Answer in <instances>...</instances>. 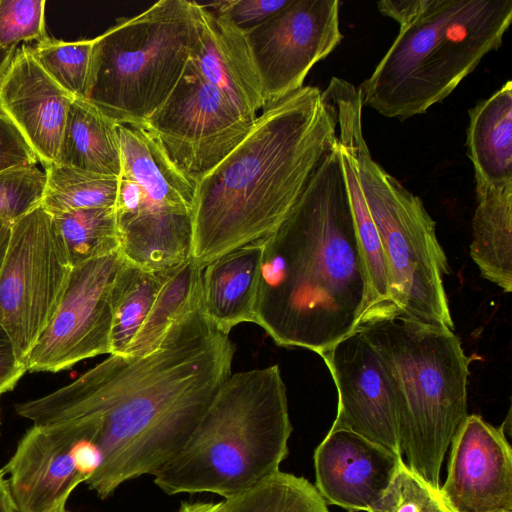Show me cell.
I'll return each instance as SVG.
<instances>
[{
	"instance_id": "cell-1",
	"label": "cell",
	"mask_w": 512,
	"mask_h": 512,
	"mask_svg": "<svg viewBox=\"0 0 512 512\" xmlns=\"http://www.w3.org/2000/svg\"><path fill=\"white\" fill-rule=\"evenodd\" d=\"M235 350L204 314L199 292L154 351L109 354L70 384L16 404L15 411L33 424L98 417L101 462L85 483L106 499L182 450L232 374Z\"/></svg>"
},
{
	"instance_id": "cell-2",
	"label": "cell",
	"mask_w": 512,
	"mask_h": 512,
	"mask_svg": "<svg viewBox=\"0 0 512 512\" xmlns=\"http://www.w3.org/2000/svg\"><path fill=\"white\" fill-rule=\"evenodd\" d=\"M371 303L337 143L263 239L255 324L279 346L319 355L351 333Z\"/></svg>"
},
{
	"instance_id": "cell-3",
	"label": "cell",
	"mask_w": 512,
	"mask_h": 512,
	"mask_svg": "<svg viewBox=\"0 0 512 512\" xmlns=\"http://www.w3.org/2000/svg\"><path fill=\"white\" fill-rule=\"evenodd\" d=\"M337 143L334 109L318 87L266 104L246 137L195 181L191 258L203 268L275 232Z\"/></svg>"
},
{
	"instance_id": "cell-4",
	"label": "cell",
	"mask_w": 512,
	"mask_h": 512,
	"mask_svg": "<svg viewBox=\"0 0 512 512\" xmlns=\"http://www.w3.org/2000/svg\"><path fill=\"white\" fill-rule=\"evenodd\" d=\"M292 429L278 365L232 373L154 483L169 495L234 497L280 471Z\"/></svg>"
},
{
	"instance_id": "cell-5",
	"label": "cell",
	"mask_w": 512,
	"mask_h": 512,
	"mask_svg": "<svg viewBox=\"0 0 512 512\" xmlns=\"http://www.w3.org/2000/svg\"><path fill=\"white\" fill-rule=\"evenodd\" d=\"M357 327L381 355L394 384L406 465L440 488L444 457L468 415L473 358L454 330L416 320L389 302L368 308Z\"/></svg>"
},
{
	"instance_id": "cell-6",
	"label": "cell",
	"mask_w": 512,
	"mask_h": 512,
	"mask_svg": "<svg viewBox=\"0 0 512 512\" xmlns=\"http://www.w3.org/2000/svg\"><path fill=\"white\" fill-rule=\"evenodd\" d=\"M511 21L512 0H429L360 85L363 107L400 121L425 113L502 45Z\"/></svg>"
},
{
	"instance_id": "cell-7",
	"label": "cell",
	"mask_w": 512,
	"mask_h": 512,
	"mask_svg": "<svg viewBox=\"0 0 512 512\" xmlns=\"http://www.w3.org/2000/svg\"><path fill=\"white\" fill-rule=\"evenodd\" d=\"M325 96L351 134L360 183L385 257L390 303L416 320L455 330L444 288L450 267L435 221L422 200L373 159L363 134L360 90L340 80Z\"/></svg>"
},
{
	"instance_id": "cell-8",
	"label": "cell",
	"mask_w": 512,
	"mask_h": 512,
	"mask_svg": "<svg viewBox=\"0 0 512 512\" xmlns=\"http://www.w3.org/2000/svg\"><path fill=\"white\" fill-rule=\"evenodd\" d=\"M198 41L195 1L160 0L95 38L86 99L144 127L182 77Z\"/></svg>"
},
{
	"instance_id": "cell-9",
	"label": "cell",
	"mask_w": 512,
	"mask_h": 512,
	"mask_svg": "<svg viewBox=\"0 0 512 512\" xmlns=\"http://www.w3.org/2000/svg\"><path fill=\"white\" fill-rule=\"evenodd\" d=\"M72 270L52 215L41 206L12 224L0 269V324L22 361L53 318Z\"/></svg>"
},
{
	"instance_id": "cell-10",
	"label": "cell",
	"mask_w": 512,
	"mask_h": 512,
	"mask_svg": "<svg viewBox=\"0 0 512 512\" xmlns=\"http://www.w3.org/2000/svg\"><path fill=\"white\" fill-rule=\"evenodd\" d=\"M255 120L245 117L188 63L146 128L172 163L194 183L246 137Z\"/></svg>"
},
{
	"instance_id": "cell-11",
	"label": "cell",
	"mask_w": 512,
	"mask_h": 512,
	"mask_svg": "<svg viewBox=\"0 0 512 512\" xmlns=\"http://www.w3.org/2000/svg\"><path fill=\"white\" fill-rule=\"evenodd\" d=\"M96 416L33 424L2 468L17 512H48L95 472L99 463Z\"/></svg>"
},
{
	"instance_id": "cell-12",
	"label": "cell",
	"mask_w": 512,
	"mask_h": 512,
	"mask_svg": "<svg viewBox=\"0 0 512 512\" xmlns=\"http://www.w3.org/2000/svg\"><path fill=\"white\" fill-rule=\"evenodd\" d=\"M124 261L118 250L73 267L61 303L26 357L28 371L58 372L110 354L114 287Z\"/></svg>"
},
{
	"instance_id": "cell-13",
	"label": "cell",
	"mask_w": 512,
	"mask_h": 512,
	"mask_svg": "<svg viewBox=\"0 0 512 512\" xmlns=\"http://www.w3.org/2000/svg\"><path fill=\"white\" fill-rule=\"evenodd\" d=\"M338 0H290L247 30L265 105L304 86L312 67L342 41Z\"/></svg>"
},
{
	"instance_id": "cell-14",
	"label": "cell",
	"mask_w": 512,
	"mask_h": 512,
	"mask_svg": "<svg viewBox=\"0 0 512 512\" xmlns=\"http://www.w3.org/2000/svg\"><path fill=\"white\" fill-rule=\"evenodd\" d=\"M319 355L338 392L331 427L350 430L403 457L394 384L365 334L356 327Z\"/></svg>"
},
{
	"instance_id": "cell-15",
	"label": "cell",
	"mask_w": 512,
	"mask_h": 512,
	"mask_svg": "<svg viewBox=\"0 0 512 512\" xmlns=\"http://www.w3.org/2000/svg\"><path fill=\"white\" fill-rule=\"evenodd\" d=\"M440 490L458 512L512 511V448L504 427L467 415L451 441Z\"/></svg>"
},
{
	"instance_id": "cell-16",
	"label": "cell",
	"mask_w": 512,
	"mask_h": 512,
	"mask_svg": "<svg viewBox=\"0 0 512 512\" xmlns=\"http://www.w3.org/2000/svg\"><path fill=\"white\" fill-rule=\"evenodd\" d=\"M401 458L357 433L331 427L314 451L315 487L327 504L373 512Z\"/></svg>"
},
{
	"instance_id": "cell-17",
	"label": "cell",
	"mask_w": 512,
	"mask_h": 512,
	"mask_svg": "<svg viewBox=\"0 0 512 512\" xmlns=\"http://www.w3.org/2000/svg\"><path fill=\"white\" fill-rule=\"evenodd\" d=\"M73 100L41 68L26 44L17 49L0 80V113L16 127L44 168L58 163Z\"/></svg>"
},
{
	"instance_id": "cell-18",
	"label": "cell",
	"mask_w": 512,
	"mask_h": 512,
	"mask_svg": "<svg viewBox=\"0 0 512 512\" xmlns=\"http://www.w3.org/2000/svg\"><path fill=\"white\" fill-rule=\"evenodd\" d=\"M198 41L189 63L245 117L265 106L246 31L196 2Z\"/></svg>"
},
{
	"instance_id": "cell-19",
	"label": "cell",
	"mask_w": 512,
	"mask_h": 512,
	"mask_svg": "<svg viewBox=\"0 0 512 512\" xmlns=\"http://www.w3.org/2000/svg\"><path fill=\"white\" fill-rule=\"evenodd\" d=\"M262 252L263 239H260L219 256L201 270L203 312L227 335L240 323H256Z\"/></svg>"
},
{
	"instance_id": "cell-20",
	"label": "cell",
	"mask_w": 512,
	"mask_h": 512,
	"mask_svg": "<svg viewBox=\"0 0 512 512\" xmlns=\"http://www.w3.org/2000/svg\"><path fill=\"white\" fill-rule=\"evenodd\" d=\"M118 137L122 173L133 178L144 192L137 215L175 212L192 216L195 183L172 163L158 140L144 127L120 124Z\"/></svg>"
},
{
	"instance_id": "cell-21",
	"label": "cell",
	"mask_w": 512,
	"mask_h": 512,
	"mask_svg": "<svg viewBox=\"0 0 512 512\" xmlns=\"http://www.w3.org/2000/svg\"><path fill=\"white\" fill-rule=\"evenodd\" d=\"M468 115L466 147L475 182L512 184V82L478 102Z\"/></svg>"
},
{
	"instance_id": "cell-22",
	"label": "cell",
	"mask_w": 512,
	"mask_h": 512,
	"mask_svg": "<svg viewBox=\"0 0 512 512\" xmlns=\"http://www.w3.org/2000/svg\"><path fill=\"white\" fill-rule=\"evenodd\" d=\"M470 256L481 276L504 292L512 291V184L475 182Z\"/></svg>"
},
{
	"instance_id": "cell-23",
	"label": "cell",
	"mask_w": 512,
	"mask_h": 512,
	"mask_svg": "<svg viewBox=\"0 0 512 512\" xmlns=\"http://www.w3.org/2000/svg\"><path fill=\"white\" fill-rule=\"evenodd\" d=\"M58 163L119 177L122 159L118 123L87 100L74 99L68 110Z\"/></svg>"
},
{
	"instance_id": "cell-24",
	"label": "cell",
	"mask_w": 512,
	"mask_h": 512,
	"mask_svg": "<svg viewBox=\"0 0 512 512\" xmlns=\"http://www.w3.org/2000/svg\"><path fill=\"white\" fill-rule=\"evenodd\" d=\"M333 109L335 108L333 107ZM334 114L338 130L337 137L343 176L371 289V306L385 302L390 303L385 257L377 228L368 209L360 183L351 134L342 114L336 109Z\"/></svg>"
},
{
	"instance_id": "cell-25",
	"label": "cell",
	"mask_w": 512,
	"mask_h": 512,
	"mask_svg": "<svg viewBox=\"0 0 512 512\" xmlns=\"http://www.w3.org/2000/svg\"><path fill=\"white\" fill-rule=\"evenodd\" d=\"M201 270L189 258L165 272L152 307L126 355L144 356L159 347L169 327L191 306L198 295Z\"/></svg>"
},
{
	"instance_id": "cell-26",
	"label": "cell",
	"mask_w": 512,
	"mask_h": 512,
	"mask_svg": "<svg viewBox=\"0 0 512 512\" xmlns=\"http://www.w3.org/2000/svg\"><path fill=\"white\" fill-rule=\"evenodd\" d=\"M166 271L147 270L125 258L114 287L110 354H127L152 307Z\"/></svg>"
},
{
	"instance_id": "cell-27",
	"label": "cell",
	"mask_w": 512,
	"mask_h": 512,
	"mask_svg": "<svg viewBox=\"0 0 512 512\" xmlns=\"http://www.w3.org/2000/svg\"><path fill=\"white\" fill-rule=\"evenodd\" d=\"M44 172L46 183L40 206L51 215L115 205L119 177L61 163L48 165Z\"/></svg>"
},
{
	"instance_id": "cell-28",
	"label": "cell",
	"mask_w": 512,
	"mask_h": 512,
	"mask_svg": "<svg viewBox=\"0 0 512 512\" xmlns=\"http://www.w3.org/2000/svg\"><path fill=\"white\" fill-rule=\"evenodd\" d=\"M52 218L73 267L120 250L114 207L73 210Z\"/></svg>"
},
{
	"instance_id": "cell-29",
	"label": "cell",
	"mask_w": 512,
	"mask_h": 512,
	"mask_svg": "<svg viewBox=\"0 0 512 512\" xmlns=\"http://www.w3.org/2000/svg\"><path fill=\"white\" fill-rule=\"evenodd\" d=\"M223 501L227 512H330L315 485L282 471Z\"/></svg>"
},
{
	"instance_id": "cell-30",
	"label": "cell",
	"mask_w": 512,
	"mask_h": 512,
	"mask_svg": "<svg viewBox=\"0 0 512 512\" xmlns=\"http://www.w3.org/2000/svg\"><path fill=\"white\" fill-rule=\"evenodd\" d=\"M95 38L63 41L49 36L26 44L41 68L74 99H86Z\"/></svg>"
},
{
	"instance_id": "cell-31",
	"label": "cell",
	"mask_w": 512,
	"mask_h": 512,
	"mask_svg": "<svg viewBox=\"0 0 512 512\" xmlns=\"http://www.w3.org/2000/svg\"><path fill=\"white\" fill-rule=\"evenodd\" d=\"M373 512H458L435 488L413 472L403 458Z\"/></svg>"
},
{
	"instance_id": "cell-32",
	"label": "cell",
	"mask_w": 512,
	"mask_h": 512,
	"mask_svg": "<svg viewBox=\"0 0 512 512\" xmlns=\"http://www.w3.org/2000/svg\"><path fill=\"white\" fill-rule=\"evenodd\" d=\"M45 183L36 165L0 171V221L13 224L40 206Z\"/></svg>"
},
{
	"instance_id": "cell-33",
	"label": "cell",
	"mask_w": 512,
	"mask_h": 512,
	"mask_svg": "<svg viewBox=\"0 0 512 512\" xmlns=\"http://www.w3.org/2000/svg\"><path fill=\"white\" fill-rule=\"evenodd\" d=\"M44 0H0V50L48 37Z\"/></svg>"
},
{
	"instance_id": "cell-34",
	"label": "cell",
	"mask_w": 512,
	"mask_h": 512,
	"mask_svg": "<svg viewBox=\"0 0 512 512\" xmlns=\"http://www.w3.org/2000/svg\"><path fill=\"white\" fill-rule=\"evenodd\" d=\"M290 0H225L204 5L227 18L236 27L247 31L281 10Z\"/></svg>"
},
{
	"instance_id": "cell-35",
	"label": "cell",
	"mask_w": 512,
	"mask_h": 512,
	"mask_svg": "<svg viewBox=\"0 0 512 512\" xmlns=\"http://www.w3.org/2000/svg\"><path fill=\"white\" fill-rule=\"evenodd\" d=\"M38 159L16 127L0 113V171L36 165Z\"/></svg>"
},
{
	"instance_id": "cell-36",
	"label": "cell",
	"mask_w": 512,
	"mask_h": 512,
	"mask_svg": "<svg viewBox=\"0 0 512 512\" xmlns=\"http://www.w3.org/2000/svg\"><path fill=\"white\" fill-rule=\"evenodd\" d=\"M28 371L14 347V344L0 324V396L11 391L20 378Z\"/></svg>"
},
{
	"instance_id": "cell-37",
	"label": "cell",
	"mask_w": 512,
	"mask_h": 512,
	"mask_svg": "<svg viewBox=\"0 0 512 512\" xmlns=\"http://www.w3.org/2000/svg\"><path fill=\"white\" fill-rule=\"evenodd\" d=\"M144 192L129 175L121 173L114 205L117 221L136 216L142 207Z\"/></svg>"
},
{
	"instance_id": "cell-38",
	"label": "cell",
	"mask_w": 512,
	"mask_h": 512,
	"mask_svg": "<svg viewBox=\"0 0 512 512\" xmlns=\"http://www.w3.org/2000/svg\"><path fill=\"white\" fill-rule=\"evenodd\" d=\"M428 3L429 0H382L377 2V8L401 27L416 19Z\"/></svg>"
},
{
	"instance_id": "cell-39",
	"label": "cell",
	"mask_w": 512,
	"mask_h": 512,
	"mask_svg": "<svg viewBox=\"0 0 512 512\" xmlns=\"http://www.w3.org/2000/svg\"><path fill=\"white\" fill-rule=\"evenodd\" d=\"M176 512H227L224 501L183 502Z\"/></svg>"
},
{
	"instance_id": "cell-40",
	"label": "cell",
	"mask_w": 512,
	"mask_h": 512,
	"mask_svg": "<svg viewBox=\"0 0 512 512\" xmlns=\"http://www.w3.org/2000/svg\"><path fill=\"white\" fill-rule=\"evenodd\" d=\"M0 512H17L3 469H0Z\"/></svg>"
},
{
	"instance_id": "cell-41",
	"label": "cell",
	"mask_w": 512,
	"mask_h": 512,
	"mask_svg": "<svg viewBox=\"0 0 512 512\" xmlns=\"http://www.w3.org/2000/svg\"><path fill=\"white\" fill-rule=\"evenodd\" d=\"M12 224L0 221V269L8 247Z\"/></svg>"
},
{
	"instance_id": "cell-42",
	"label": "cell",
	"mask_w": 512,
	"mask_h": 512,
	"mask_svg": "<svg viewBox=\"0 0 512 512\" xmlns=\"http://www.w3.org/2000/svg\"><path fill=\"white\" fill-rule=\"evenodd\" d=\"M18 49V48H17ZM15 50H0V80L7 71L11 61L13 60L16 51Z\"/></svg>"
},
{
	"instance_id": "cell-43",
	"label": "cell",
	"mask_w": 512,
	"mask_h": 512,
	"mask_svg": "<svg viewBox=\"0 0 512 512\" xmlns=\"http://www.w3.org/2000/svg\"><path fill=\"white\" fill-rule=\"evenodd\" d=\"M66 504H67V500H64L48 512H69L66 507Z\"/></svg>"
},
{
	"instance_id": "cell-44",
	"label": "cell",
	"mask_w": 512,
	"mask_h": 512,
	"mask_svg": "<svg viewBox=\"0 0 512 512\" xmlns=\"http://www.w3.org/2000/svg\"><path fill=\"white\" fill-rule=\"evenodd\" d=\"M495 512H512V511H495Z\"/></svg>"
},
{
	"instance_id": "cell-45",
	"label": "cell",
	"mask_w": 512,
	"mask_h": 512,
	"mask_svg": "<svg viewBox=\"0 0 512 512\" xmlns=\"http://www.w3.org/2000/svg\"><path fill=\"white\" fill-rule=\"evenodd\" d=\"M0 426H1V419H0Z\"/></svg>"
}]
</instances>
